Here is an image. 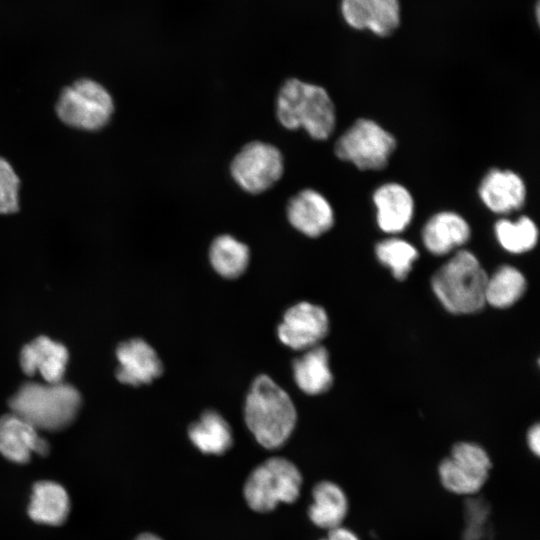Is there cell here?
<instances>
[{
  "mask_svg": "<svg viewBox=\"0 0 540 540\" xmlns=\"http://www.w3.org/2000/svg\"><path fill=\"white\" fill-rule=\"evenodd\" d=\"M328 328V317L322 307L300 302L287 309L277 334L284 345L294 350H307L318 345L327 335Z\"/></svg>",
  "mask_w": 540,
  "mask_h": 540,
  "instance_id": "cell-10",
  "label": "cell"
},
{
  "mask_svg": "<svg viewBox=\"0 0 540 540\" xmlns=\"http://www.w3.org/2000/svg\"><path fill=\"white\" fill-rule=\"evenodd\" d=\"M489 514L490 508L483 499L470 496L464 507L466 527L463 540H493Z\"/></svg>",
  "mask_w": 540,
  "mask_h": 540,
  "instance_id": "cell-26",
  "label": "cell"
},
{
  "mask_svg": "<svg viewBox=\"0 0 540 540\" xmlns=\"http://www.w3.org/2000/svg\"><path fill=\"white\" fill-rule=\"evenodd\" d=\"M478 192L484 205L497 214L518 210L526 198L522 178L510 170H490L482 179Z\"/></svg>",
  "mask_w": 540,
  "mask_h": 540,
  "instance_id": "cell-15",
  "label": "cell"
},
{
  "mask_svg": "<svg viewBox=\"0 0 540 540\" xmlns=\"http://www.w3.org/2000/svg\"><path fill=\"white\" fill-rule=\"evenodd\" d=\"M209 259L213 269L225 278H237L246 270L250 252L243 242L231 235H220L211 243Z\"/></svg>",
  "mask_w": 540,
  "mask_h": 540,
  "instance_id": "cell-22",
  "label": "cell"
},
{
  "mask_svg": "<svg viewBox=\"0 0 540 540\" xmlns=\"http://www.w3.org/2000/svg\"><path fill=\"white\" fill-rule=\"evenodd\" d=\"M244 416L256 441L267 449L283 445L297 420L288 393L267 375L253 381L246 397Z\"/></svg>",
  "mask_w": 540,
  "mask_h": 540,
  "instance_id": "cell-1",
  "label": "cell"
},
{
  "mask_svg": "<svg viewBox=\"0 0 540 540\" xmlns=\"http://www.w3.org/2000/svg\"><path fill=\"white\" fill-rule=\"evenodd\" d=\"M400 24L398 0H372L367 29L377 36L391 35Z\"/></svg>",
  "mask_w": 540,
  "mask_h": 540,
  "instance_id": "cell-27",
  "label": "cell"
},
{
  "mask_svg": "<svg viewBox=\"0 0 540 540\" xmlns=\"http://www.w3.org/2000/svg\"><path fill=\"white\" fill-rule=\"evenodd\" d=\"M396 147L392 134L370 119H358L335 144V154L360 170H380Z\"/></svg>",
  "mask_w": 540,
  "mask_h": 540,
  "instance_id": "cell-7",
  "label": "cell"
},
{
  "mask_svg": "<svg viewBox=\"0 0 540 540\" xmlns=\"http://www.w3.org/2000/svg\"><path fill=\"white\" fill-rule=\"evenodd\" d=\"M55 111L60 121L71 128L98 131L109 123L114 102L99 82L81 78L60 92Z\"/></svg>",
  "mask_w": 540,
  "mask_h": 540,
  "instance_id": "cell-5",
  "label": "cell"
},
{
  "mask_svg": "<svg viewBox=\"0 0 540 540\" xmlns=\"http://www.w3.org/2000/svg\"><path fill=\"white\" fill-rule=\"evenodd\" d=\"M377 209L379 228L386 233H399L410 224L414 213V201L410 192L398 183H386L373 195Z\"/></svg>",
  "mask_w": 540,
  "mask_h": 540,
  "instance_id": "cell-16",
  "label": "cell"
},
{
  "mask_svg": "<svg viewBox=\"0 0 540 540\" xmlns=\"http://www.w3.org/2000/svg\"><path fill=\"white\" fill-rule=\"evenodd\" d=\"M492 463L487 452L478 444L460 442L438 466L442 486L450 493L474 496L486 484Z\"/></svg>",
  "mask_w": 540,
  "mask_h": 540,
  "instance_id": "cell-8",
  "label": "cell"
},
{
  "mask_svg": "<svg viewBox=\"0 0 540 540\" xmlns=\"http://www.w3.org/2000/svg\"><path fill=\"white\" fill-rule=\"evenodd\" d=\"M69 353L67 348L46 336H39L20 352V366L27 376L39 373L47 383L62 382Z\"/></svg>",
  "mask_w": 540,
  "mask_h": 540,
  "instance_id": "cell-13",
  "label": "cell"
},
{
  "mask_svg": "<svg viewBox=\"0 0 540 540\" xmlns=\"http://www.w3.org/2000/svg\"><path fill=\"white\" fill-rule=\"evenodd\" d=\"M230 171L243 190L258 194L269 189L281 178L284 171L283 156L277 147L253 141L235 155Z\"/></svg>",
  "mask_w": 540,
  "mask_h": 540,
  "instance_id": "cell-9",
  "label": "cell"
},
{
  "mask_svg": "<svg viewBox=\"0 0 540 540\" xmlns=\"http://www.w3.org/2000/svg\"><path fill=\"white\" fill-rule=\"evenodd\" d=\"M378 260L391 269L394 277L404 280L418 258L417 249L409 242L399 238H389L376 245Z\"/></svg>",
  "mask_w": 540,
  "mask_h": 540,
  "instance_id": "cell-25",
  "label": "cell"
},
{
  "mask_svg": "<svg viewBox=\"0 0 540 540\" xmlns=\"http://www.w3.org/2000/svg\"><path fill=\"white\" fill-rule=\"evenodd\" d=\"M488 275L470 251L457 252L432 277V288L443 306L456 314L475 313L485 305Z\"/></svg>",
  "mask_w": 540,
  "mask_h": 540,
  "instance_id": "cell-4",
  "label": "cell"
},
{
  "mask_svg": "<svg viewBox=\"0 0 540 540\" xmlns=\"http://www.w3.org/2000/svg\"><path fill=\"white\" fill-rule=\"evenodd\" d=\"M119 382L132 386L149 384L163 372L162 362L155 350L143 339L122 342L116 349Z\"/></svg>",
  "mask_w": 540,
  "mask_h": 540,
  "instance_id": "cell-12",
  "label": "cell"
},
{
  "mask_svg": "<svg viewBox=\"0 0 540 540\" xmlns=\"http://www.w3.org/2000/svg\"><path fill=\"white\" fill-rule=\"evenodd\" d=\"M287 218L302 234L318 237L333 226L334 212L321 193L313 189H304L290 199L287 205Z\"/></svg>",
  "mask_w": 540,
  "mask_h": 540,
  "instance_id": "cell-14",
  "label": "cell"
},
{
  "mask_svg": "<svg viewBox=\"0 0 540 540\" xmlns=\"http://www.w3.org/2000/svg\"><path fill=\"white\" fill-rule=\"evenodd\" d=\"M297 386L306 394L317 395L326 392L332 385L333 376L329 368V354L325 347L316 345L292 365Z\"/></svg>",
  "mask_w": 540,
  "mask_h": 540,
  "instance_id": "cell-20",
  "label": "cell"
},
{
  "mask_svg": "<svg viewBox=\"0 0 540 540\" xmlns=\"http://www.w3.org/2000/svg\"><path fill=\"white\" fill-rule=\"evenodd\" d=\"M470 238V227L459 214L443 211L433 215L424 225L422 240L435 255H444L463 245Z\"/></svg>",
  "mask_w": 540,
  "mask_h": 540,
  "instance_id": "cell-17",
  "label": "cell"
},
{
  "mask_svg": "<svg viewBox=\"0 0 540 540\" xmlns=\"http://www.w3.org/2000/svg\"><path fill=\"white\" fill-rule=\"evenodd\" d=\"M500 245L508 252L523 253L531 250L538 240V229L532 219L521 216L516 221L501 219L495 224Z\"/></svg>",
  "mask_w": 540,
  "mask_h": 540,
  "instance_id": "cell-24",
  "label": "cell"
},
{
  "mask_svg": "<svg viewBox=\"0 0 540 540\" xmlns=\"http://www.w3.org/2000/svg\"><path fill=\"white\" fill-rule=\"evenodd\" d=\"M527 443L530 450L535 454L540 453V427L538 424L531 427L527 435Z\"/></svg>",
  "mask_w": 540,
  "mask_h": 540,
  "instance_id": "cell-31",
  "label": "cell"
},
{
  "mask_svg": "<svg viewBox=\"0 0 540 540\" xmlns=\"http://www.w3.org/2000/svg\"><path fill=\"white\" fill-rule=\"evenodd\" d=\"M312 497L308 508L312 523L328 531L341 526L349 510L344 490L332 481H321L314 486Z\"/></svg>",
  "mask_w": 540,
  "mask_h": 540,
  "instance_id": "cell-19",
  "label": "cell"
},
{
  "mask_svg": "<svg viewBox=\"0 0 540 540\" xmlns=\"http://www.w3.org/2000/svg\"><path fill=\"white\" fill-rule=\"evenodd\" d=\"M276 114L285 128H303L316 140L327 139L336 123L335 108L327 91L296 78L288 79L281 86Z\"/></svg>",
  "mask_w": 540,
  "mask_h": 540,
  "instance_id": "cell-3",
  "label": "cell"
},
{
  "mask_svg": "<svg viewBox=\"0 0 540 540\" xmlns=\"http://www.w3.org/2000/svg\"><path fill=\"white\" fill-rule=\"evenodd\" d=\"M82 404L76 387L58 383L26 382L8 402L10 412L17 414L38 431H59L76 418Z\"/></svg>",
  "mask_w": 540,
  "mask_h": 540,
  "instance_id": "cell-2",
  "label": "cell"
},
{
  "mask_svg": "<svg viewBox=\"0 0 540 540\" xmlns=\"http://www.w3.org/2000/svg\"><path fill=\"white\" fill-rule=\"evenodd\" d=\"M302 476L289 460L273 457L256 467L244 485L248 506L260 513L273 510L278 503H292L300 494Z\"/></svg>",
  "mask_w": 540,
  "mask_h": 540,
  "instance_id": "cell-6",
  "label": "cell"
},
{
  "mask_svg": "<svg viewBox=\"0 0 540 540\" xmlns=\"http://www.w3.org/2000/svg\"><path fill=\"white\" fill-rule=\"evenodd\" d=\"M69 512V495L61 484L42 480L33 485L28 515L34 522L59 526L67 520Z\"/></svg>",
  "mask_w": 540,
  "mask_h": 540,
  "instance_id": "cell-18",
  "label": "cell"
},
{
  "mask_svg": "<svg viewBox=\"0 0 540 540\" xmlns=\"http://www.w3.org/2000/svg\"><path fill=\"white\" fill-rule=\"evenodd\" d=\"M191 442L203 453L221 455L233 444L227 421L216 411L208 410L188 428Z\"/></svg>",
  "mask_w": 540,
  "mask_h": 540,
  "instance_id": "cell-21",
  "label": "cell"
},
{
  "mask_svg": "<svg viewBox=\"0 0 540 540\" xmlns=\"http://www.w3.org/2000/svg\"><path fill=\"white\" fill-rule=\"evenodd\" d=\"M134 540H162V539L151 533H142L138 535Z\"/></svg>",
  "mask_w": 540,
  "mask_h": 540,
  "instance_id": "cell-32",
  "label": "cell"
},
{
  "mask_svg": "<svg viewBox=\"0 0 540 540\" xmlns=\"http://www.w3.org/2000/svg\"><path fill=\"white\" fill-rule=\"evenodd\" d=\"M372 0H341V14L345 22L357 30L367 29Z\"/></svg>",
  "mask_w": 540,
  "mask_h": 540,
  "instance_id": "cell-29",
  "label": "cell"
},
{
  "mask_svg": "<svg viewBox=\"0 0 540 540\" xmlns=\"http://www.w3.org/2000/svg\"><path fill=\"white\" fill-rule=\"evenodd\" d=\"M49 451L48 441L25 419L13 412L0 417V454L7 460L25 464L32 454L46 456Z\"/></svg>",
  "mask_w": 540,
  "mask_h": 540,
  "instance_id": "cell-11",
  "label": "cell"
},
{
  "mask_svg": "<svg viewBox=\"0 0 540 540\" xmlns=\"http://www.w3.org/2000/svg\"><path fill=\"white\" fill-rule=\"evenodd\" d=\"M321 540H360L356 533L348 528L339 526L328 531L327 538Z\"/></svg>",
  "mask_w": 540,
  "mask_h": 540,
  "instance_id": "cell-30",
  "label": "cell"
},
{
  "mask_svg": "<svg viewBox=\"0 0 540 540\" xmlns=\"http://www.w3.org/2000/svg\"><path fill=\"white\" fill-rule=\"evenodd\" d=\"M525 289L523 274L514 267L502 266L487 278L485 301L494 307L506 308L514 304Z\"/></svg>",
  "mask_w": 540,
  "mask_h": 540,
  "instance_id": "cell-23",
  "label": "cell"
},
{
  "mask_svg": "<svg viewBox=\"0 0 540 540\" xmlns=\"http://www.w3.org/2000/svg\"><path fill=\"white\" fill-rule=\"evenodd\" d=\"M20 178L5 158L0 157V215L19 211Z\"/></svg>",
  "mask_w": 540,
  "mask_h": 540,
  "instance_id": "cell-28",
  "label": "cell"
}]
</instances>
